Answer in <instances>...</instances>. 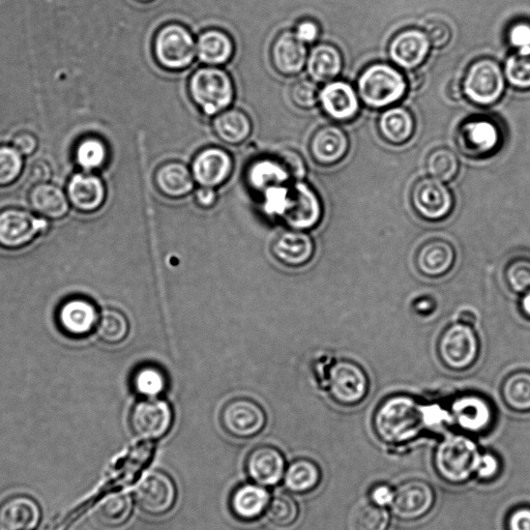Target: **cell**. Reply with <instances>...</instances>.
<instances>
[{
  "instance_id": "obj_1",
  "label": "cell",
  "mask_w": 530,
  "mask_h": 530,
  "mask_svg": "<svg viewBox=\"0 0 530 530\" xmlns=\"http://www.w3.org/2000/svg\"><path fill=\"white\" fill-rule=\"evenodd\" d=\"M373 428L386 445L411 443L427 430L425 404L407 395L391 396L375 410Z\"/></svg>"
},
{
  "instance_id": "obj_2",
  "label": "cell",
  "mask_w": 530,
  "mask_h": 530,
  "mask_svg": "<svg viewBox=\"0 0 530 530\" xmlns=\"http://www.w3.org/2000/svg\"><path fill=\"white\" fill-rule=\"evenodd\" d=\"M188 93L204 115L216 116L234 102L235 86L229 73L221 67L203 66L191 75Z\"/></svg>"
},
{
  "instance_id": "obj_3",
  "label": "cell",
  "mask_w": 530,
  "mask_h": 530,
  "mask_svg": "<svg viewBox=\"0 0 530 530\" xmlns=\"http://www.w3.org/2000/svg\"><path fill=\"white\" fill-rule=\"evenodd\" d=\"M480 453L474 439L461 434L448 436L434 453L436 473L450 484H464L475 476Z\"/></svg>"
},
{
  "instance_id": "obj_4",
  "label": "cell",
  "mask_w": 530,
  "mask_h": 530,
  "mask_svg": "<svg viewBox=\"0 0 530 530\" xmlns=\"http://www.w3.org/2000/svg\"><path fill=\"white\" fill-rule=\"evenodd\" d=\"M153 53L162 69L181 72L190 68L197 57L196 40L185 25L167 23L158 29L154 37Z\"/></svg>"
},
{
  "instance_id": "obj_5",
  "label": "cell",
  "mask_w": 530,
  "mask_h": 530,
  "mask_svg": "<svg viewBox=\"0 0 530 530\" xmlns=\"http://www.w3.org/2000/svg\"><path fill=\"white\" fill-rule=\"evenodd\" d=\"M320 387L325 389L337 404L355 406L362 403L369 393V377L356 362L334 361Z\"/></svg>"
},
{
  "instance_id": "obj_6",
  "label": "cell",
  "mask_w": 530,
  "mask_h": 530,
  "mask_svg": "<svg viewBox=\"0 0 530 530\" xmlns=\"http://www.w3.org/2000/svg\"><path fill=\"white\" fill-rule=\"evenodd\" d=\"M359 94L362 101L372 108H384L403 98L407 90L404 76L386 64H376L361 75Z\"/></svg>"
},
{
  "instance_id": "obj_7",
  "label": "cell",
  "mask_w": 530,
  "mask_h": 530,
  "mask_svg": "<svg viewBox=\"0 0 530 530\" xmlns=\"http://www.w3.org/2000/svg\"><path fill=\"white\" fill-rule=\"evenodd\" d=\"M480 349V340L474 328L460 322L448 327L437 343L441 363L453 371L473 367L479 359Z\"/></svg>"
},
{
  "instance_id": "obj_8",
  "label": "cell",
  "mask_w": 530,
  "mask_h": 530,
  "mask_svg": "<svg viewBox=\"0 0 530 530\" xmlns=\"http://www.w3.org/2000/svg\"><path fill=\"white\" fill-rule=\"evenodd\" d=\"M49 230L48 220L21 208L0 210V249L18 251Z\"/></svg>"
},
{
  "instance_id": "obj_9",
  "label": "cell",
  "mask_w": 530,
  "mask_h": 530,
  "mask_svg": "<svg viewBox=\"0 0 530 530\" xmlns=\"http://www.w3.org/2000/svg\"><path fill=\"white\" fill-rule=\"evenodd\" d=\"M137 507L146 515L161 517L168 514L178 499V488L162 470L147 471L134 488Z\"/></svg>"
},
{
  "instance_id": "obj_10",
  "label": "cell",
  "mask_w": 530,
  "mask_h": 530,
  "mask_svg": "<svg viewBox=\"0 0 530 530\" xmlns=\"http://www.w3.org/2000/svg\"><path fill=\"white\" fill-rule=\"evenodd\" d=\"M506 87L505 75L490 58H481L469 67L463 81L466 97L478 105H492L502 98Z\"/></svg>"
},
{
  "instance_id": "obj_11",
  "label": "cell",
  "mask_w": 530,
  "mask_h": 530,
  "mask_svg": "<svg viewBox=\"0 0 530 530\" xmlns=\"http://www.w3.org/2000/svg\"><path fill=\"white\" fill-rule=\"evenodd\" d=\"M267 423L268 417L262 406L246 397L228 401L220 414V424L223 430L237 439L256 437L267 426Z\"/></svg>"
},
{
  "instance_id": "obj_12",
  "label": "cell",
  "mask_w": 530,
  "mask_h": 530,
  "mask_svg": "<svg viewBox=\"0 0 530 530\" xmlns=\"http://www.w3.org/2000/svg\"><path fill=\"white\" fill-rule=\"evenodd\" d=\"M322 204L316 192L305 182L289 185L280 219L289 229L307 231L322 218Z\"/></svg>"
},
{
  "instance_id": "obj_13",
  "label": "cell",
  "mask_w": 530,
  "mask_h": 530,
  "mask_svg": "<svg viewBox=\"0 0 530 530\" xmlns=\"http://www.w3.org/2000/svg\"><path fill=\"white\" fill-rule=\"evenodd\" d=\"M100 311L88 298L76 296L67 298L55 313L58 330L71 339H83L96 331Z\"/></svg>"
},
{
  "instance_id": "obj_14",
  "label": "cell",
  "mask_w": 530,
  "mask_h": 530,
  "mask_svg": "<svg viewBox=\"0 0 530 530\" xmlns=\"http://www.w3.org/2000/svg\"><path fill=\"white\" fill-rule=\"evenodd\" d=\"M129 422L137 437L156 440L169 432L173 423V411L165 400L143 399L133 406Z\"/></svg>"
},
{
  "instance_id": "obj_15",
  "label": "cell",
  "mask_w": 530,
  "mask_h": 530,
  "mask_svg": "<svg viewBox=\"0 0 530 530\" xmlns=\"http://www.w3.org/2000/svg\"><path fill=\"white\" fill-rule=\"evenodd\" d=\"M451 424L464 432L480 434L489 430L494 421L492 404L482 395L462 394L449 408Z\"/></svg>"
},
{
  "instance_id": "obj_16",
  "label": "cell",
  "mask_w": 530,
  "mask_h": 530,
  "mask_svg": "<svg viewBox=\"0 0 530 530\" xmlns=\"http://www.w3.org/2000/svg\"><path fill=\"white\" fill-rule=\"evenodd\" d=\"M411 202L418 215L426 221H443L454 208L450 190L435 179H424L416 184L411 192Z\"/></svg>"
},
{
  "instance_id": "obj_17",
  "label": "cell",
  "mask_w": 530,
  "mask_h": 530,
  "mask_svg": "<svg viewBox=\"0 0 530 530\" xmlns=\"http://www.w3.org/2000/svg\"><path fill=\"white\" fill-rule=\"evenodd\" d=\"M435 498L429 483L423 480L405 481L395 489L392 512L402 521H416L433 509Z\"/></svg>"
},
{
  "instance_id": "obj_18",
  "label": "cell",
  "mask_w": 530,
  "mask_h": 530,
  "mask_svg": "<svg viewBox=\"0 0 530 530\" xmlns=\"http://www.w3.org/2000/svg\"><path fill=\"white\" fill-rule=\"evenodd\" d=\"M233 168V158L227 151L210 146L194 157L191 171L196 185L217 189L230 179Z\"/></svg>"
},
{
  "instance_id": "obj_19",
  "label": "cell",
  "mask_w": 530,
  "mask_h": 530,
  "mask_svg": "<svg viewBox=\"0 0 530 530\" xmlns=\"http://www.w3.org/2000/svg\"><path fill=\"white\" fill-rule=\"evenodd\" d=\"M245 469L249 479L254 484L262 487H273L284 478L285 458L278 448L261 445L248 454Z\"/></svg>"
},
{
  "instance_id": "obj_20",
  "label": "cell",
  "mask_w": 530,
  "mask_h": 530,
  "mask_svg": "<svg viewBox=\"0 0 530 530\" xmlns=\"http://www.w3.org/2000/svg\"><path fill=\"white\" fill-rule=\"evenodd\" d=\"M271 252L285 268L305 267L315 255V244L307 231L289 229L274 240Z\"/></svg>"
},
{
  "instance_id": "obj_21",
  "label": "cell",
  "mask_w": 530,
  "mask_h": 530,
  "mask_svg": "<svg viewBox=\"0 0 530 530\" xmlns=\"http://www.w3.org/2000/svg\"><path fill=\"white\" fill-rule=\"evenodd\" d=\"M70 204L81 214H94L103 208L107 198L104 182L93 172L75 173L67 186Z\"/></svg>"
},
{
  "instance_id": "obj_22",
  "label": "cell",
  "mask_w": 530,
  "mask_h": 530,
  "mask_svg": "<svg viewBox=\"0 0 530 530\" xmlns=\"http://www.w3.org/2000/svg\"><path fill=\"white\" fill-rule=\"evenodd\" d=\"M502 135L497 125L487 119L465 122L458 132V144L465 155L485 157L498 149Z\"/></svg>"
},
{
  "instance_id": "obj_23",
  "label": "cell",
  "mask_w": 530,
  "mask_h": 530,
  "mask_svg": "<svg viewBox=\"0 0 530 530\" xmlns=\"http://www.w3.org/2000/svg\"><path fill=\"white\" fill-rule=\"evenodd\" d=\"M308 48L293 31H283L271 47V62L277 73L285 77L299 75L307 66Z\"/></svg>"
},
{
  "instance_id": "obj_24",
  "label": "cell",
  "mask_w": 530,
  "mask_h": 530,
  "mask_svg": "<svg viewBox=\"0 0 530 530\" xmlns=\"http://www.w3.org/2000/svg\"><path fill=\"white\" fill-rule=\"evenodd\" d=\"M456 258V250L449 241L432 239L419 248L416 255V267L423 276L437 279L452 271Z\"/></svg>"
},
{
  "instance_id": "obj_25",
  "label": "cell",
  "mask_w": 530,
  "mask_h": 530,
  "mask_svg": "<svg viewBox=\"0 0 530 530\" xmlns=\"http://www.w3.org/2000/svg\"><path fill=\"white\" fill-rule=\"evenodd\" d=\"M41 518L40 506L27 495H14L0 504V530H35Z\"/></svg>"
},
{
  "instance_id": "obj_26",
  "label": "cell",
  "mask_w": 530,
  "mask_h": 530,
  "mask_svg": "<svg viewBox=\"0 0 530 530\" xmlns=\"http://www.w3.org/2000/svg\"><path fill=\"white\" fill-rule=\"evenodd\" d=\"M271 496L265 487L243 484L235 488L229 497V509L233 517L243 522H253L267 512Z\"/></svg>"
},
{
  "instance_id": "obj_27",
  "label": "cell",
  "mask_w": 530,
  "mask_h": 530,
  "mask_svg": "<svg viewBox=\"0 0 530 530\" xmlns=\"http://www.w3.org/2000/svg\"><path fill=\"white\" fill-rule=\"evenodd\" d=\"M426 33L419 29H406L391 42L390 56L392 61L404 68L415 69L424 63L430 49Z\"/></svg>"
},
{
  "instance_id": "obj_28",
  "label": "cell",
  "mask_w": 530,
  "mask_h": 530,
  "mask_svg": "<svg viewBox=\"0 0 530 530\" xmlns=\"http://www.w3.org/2000/svg\"><path fill=\"white\" fill-rule=\"evenodd\" d=\"M319 103L333 120L349 121L359 111V98L353 88L346 82H329L319 92Z\"/></svg>"
},
{
  "instance_id": "obj_29",
  "label": "cell",
  "mask_w": 530,
  "mask_h": 530,
  "mask_svg": "<svg viewBox=\"0 0 530 530\" xmlns=\"http://www.w3.org/2000/svg\"><path fill=\"white\" fill-rule=\"evenodd\" d=\"M27 199L34 213L48 221L62 220L69 215L68 195L56 185L36 184L29 190Z\"/></svg>"
},
{
  "instance_id": "obj_30",
  "label": "cell",
  "mask_w": 530,
  "mask_h": 530,
  "mask_svg": "<svg viewBox=\"0 0 530 530\" xmlns=\"http://www.w3.org/2000/svg\"><path fill=\"white\" fill-rule=\"evenodd\" d=\"M349 142L344 131L328 125L317 129L310 139L309 151L312 159L320 165H333L344 158Z\"/></svg>"
},
{
  "instance_id": "obj_31",
  "label": "cell",
  "mask_w": 530,
  "mask_h": 530,
  "mask_svg": "<svg viewBox=\"0 0 530 530\" xmlns=\"http://www.w3.org/2000/svg\"><path fill=\"white\" fill-rule=\"evenodd\" d=\"M154 183L161 195L173 200L189 196L196 185L191 169L180 161H170L159 166L154 175Z\"/></svg>"
},
{
  "instance_id": "obj_32",
  "label": "cell",
  "mask_w": 530,
  "mask_h": 530,
  "mask_svg": "<svg viewBox=\"0 0 530 530\" xmlns=\"http://www.w3.org/2000/svg\"><path fill=\"white\" fill-rule=\"evenodd\" d=\"M198 60L204 66L221 67L228 64L235 52L233 39L222 29L210 28L196 40Z\"/></svg>"
},
{
  "instance_id": "obj_33",
  "label": "cell",
  "mask_w": 530,
  "mask_h": 530,
  "mask_svg": "<svg viewBox=\"0 0 530 530\" xmlns=\"http://www.w3.org/2000/svg\"><path fill=\"white\" fill-rule=\"evenodd\" d=\"M246 182L251 190L260 194L271 187L293 183L278 154L253 161L247 169Z\"/></svg>"
},
{
  "instance_id": "obj_34",
  "label": "cell",
  "mask_w": 530,
  "mask_h": 530,
  "mask_svg": "<svg viewBox=\"0 0 530 530\" xmlns=\"http://www.w3.org/2000/svg\"><path fill=\"white\" fill-rule=\"evenodd\" d=\"M213 131L224 144L239 146L252 135L251 117L240 108H228L214 116Z\"/></svg>"
},
{
  "instance_id": "obj_35",
  "label": "cell",
  "mask_w": 530,
  "mask_h": 530,
  "mask_svg": "<svg viewBox=\"0 0 530 530\" xmlns=\"http://www.w3.org/2000/svg\"><path fill=\"white\" fill-rule=\"evenodd\" d=\"M306 67L310 78L316 83L331 82L342 71V54L332 44H318L311 49Z\"/></svg>"
},
{
  "instance_id": "obj_36",
  "label": "cell",
  "mask_w": 530,
  "mask_h": 530,
  "mask_svg": "<svg viewBox=\"0 0 530 530\" xmlns=\"http://www.w3.org/2000/svg\"><path fill=\"white\" fill-rule=\"evenodd\" d=\"M322 480L319 465L309 458L293 460L285 470V488L293 493L305 495L315 491Z\"/></svg>"
},
{
  "instance_id": "obj_37",
  "label": "cell",
  "mask_w": 530,
  "mask_h": 530,
  "mask_svg": "<svg viewBox=\"0 0 530 530\" xmlns=\"http://www.w3.org/2000/svg\"><path fill=\"white\" fill-rule=\"evenodd\" d=\"M132 511V497L124 492H113L101 499L97 506L96 517L102 525L117 528L128 522Z\"/></svg>"
},
{
  "instance_id": "obj_38",
  "label": "cell",
  "mask_w": 530,
  "mask_h": 530,
  "mask_svg": "<svg viewBox=\"0 0 530 530\" xmlns=\"http://www.w3.org/2000/svg\"><path fill=\"white\" fill-rule=\"evenodd\" d=\"M379 130L388 141L401 144L415 131V121L408 110L402 107L391 108L381 114Z\"/></svg>"
},
{
  "instance_id": "obj_39",
  "label": "cell",
  "mask_w": 530,
  "mask_h": 530,
  "mask_svg": "<svg viewBox=\"0 0 530 530\" xmlns=\"http://www.w3.org/2000/svg\"><path fill=\"white\" fill-rule=\"evenodd\" d=\"M505 404L516 412H530V371L517 370L509 374L500 388Z\"/></svg>"
},
{
  "instance_id": "obj_40",
  "label": "cell",
  "mask_w": 530,
  "mask_h": 530,
  "mask_svg": "<svg viewBox=\"0 0 530 530\" xmlns=\"http://www.w3.org/2000/svg\"><path fill=\"white\" fill-rule=\"evenodd\" d=\"M97 337L107 345L123 343L130 333V321L119 309L105 308L100 312L95 331Z\"/></svg>"
},
{
  "instance_id": "obj_41",
  "label": "cell",
  "mask_w": 530,
  "mask_h": 530,
  "mask_svg": "<svg viewBox=\"0 0 530 530\" xmlns=\"http://www.w3.org/2000/svg\"><path fill=\"white\" fill-rule=\"evenodd\" d=\"M75 160L85 172L101 170L109 160L108 146L100 137L86 136L76 145Z\"/></svg>"
},
{
  "instance_id": "obj_42",
  "label": "cell",
  "mask_w": 530,
  "mask_h": 530,
  "mask_svg": "<svg viewBox=\"0 0 530 530\" xmlns=\"http://www.w3.org/2000/svg\"><path fill=\"white\" fill-rule=\"evenodd\" d=\"M265 515L274 526L289 528L297 523L300 517V508L292 496L286 493H279L271 498Z\"/></svg>"
},
{
  "instance_id": "obj_43",
  "label": "cell",
  "mask_w": 530,
  "mask_h": 530,
  "mask_svg": "<svg viewBox=\"0 0 530 530\" xmlns=\"http://www.w3.org/2000/svg\"><path fill=\"white\" fill-rule=\"evenodd\" d=\"M132 385L134 391L145 399L158 398L166 390L167 380L159 368L145 366L135 372Z\"/></svg>"
},
{
  "instance_id": "obj_44",
  "label": "cell",
  "mask_w": 530,
  "mask_h": 530,
  "mask_svg": "<svg viewBox=\"0 0 530 530\" xmlns=\"http://www.w3.org/2000/svg\"><path fill=\"white\" fill-rule=\"evenodd\" d=\"M24 170V156L13 145H0V188L14 185Z\"/></svg>"
},
{
  "instance_id": "obj_45",
  "label": "cell",
  "mask_w": 530,
  "mask_h": 530,
  "mask_svg": "<svg viewBox=\"0 0 530 530\" xmlns=\"http://www.w3.org/2000/svg\"><path fill=\"white\" fill-rule=\"evenodd\" d=\"M426 167L433 179L449 182L455 178L459 169V162L452 151L437 149L429 155Z\"/></svg>"
},
{
  "instance_id": "obj_46",
  "label": "cell",
  "mask_w": 530,
  "mask_h": 530,
  "mask_svg": "<svg viewBox=\"0 0 530 530\" xmlns=\"http://www.w3.org/2000/svg\"><path fill=\"white\" fill-rule=\"evenodd\" d=\"M391 515L386 508L374 504L361 505L353 516L356 530H389Z\"/></svg>"
},
{
  "instance_id": "obj_47",
  "label": "cell",
  "mask_w": 530,
  "mask_h": 530,
  "mask_svg": "<svg viewBox=\"0 0 530 530\" xmlns=\"http://www.w3.org/2000/svg\"><path fill=\"white\" fill-rule=\"evenodd\" d=\"M505 74L509 82L518 88H530V49L518 50L506 63Z\"/></svg>"
},
{
  "instance_id": "obj_48",
  "label": "cell",
  "mask_w": 530,
  "mask_h": 530,
  "mask_svg": "<svg viewBox=\"0 0 530 530\" xmlns=\"http://www.w3.org/2000/svg\"><path fill=\"white\" fill-rule=\"evenodd\" d=\"M505 279L509 288L517 294L530 291V259L518 257L511 260L505 270Z\"/></svg>"
},
{
  "instance_id": "obj_49",
  "label": "cell",
  "mask_w": 530,
  "mask_h": 530,
  "mask_svg": "<svg viewBox=\"0 0 530 530\" xmlns=\"http://www.w3.org/2000/svg\"><path fill=\"white\" fill-rule=\"evenodd\" d=\"M319 90L312 79H301L290 88V99L294 106L303 110L314 108L319 103Z\"/></svg>"
},
{
  "instance_id": "obj_50",
  "label": "cell",
  "mask_w": 530,
  "mask_h": 530,
  "mask_svg": "<svg viewBox=\"0 0 530 530\" xmlns=\"http://www.w3.org/2000/svg\"><path fill=\"white\" fill-rule=\"evenodd\" d=\"M500 471L498 458L489 452L480 453L475 470V476L481 481H491Z\"/></svg>"
},
{
  "instance_id": "obj_51",
  "label": "cell",
  "mask_w": 530,
  "mask_h": 530,
  "mask_svg": "<svg viewBox=\"0 0 530 530\" xmlns=\"http://www.w3.org/2000/svg\"><path fill=\"white\" fill-rule=\"evenodd\" d=\"M285 167L291 175L293 182L303 181L307 168L303 157L293 150H284L278 153Z\"/></svg>"
},
{
  "instance_id": "obj_52",
  "label": "cell",
  "mask_w": 530,
  "mask_h": 530,
  "mask_svg": "<svg viewBox=\"0 0 530 530\" xmlns=\"http://www.w3.org/2000/svg\"><path fill=\"white\" fill-rule=\"evenodd\" d=\"M426 35L436 48L445 47L452 37L451 28L443 21H430L426 25Z\"/></svg>"
},
{
  "instance_id": "obj_53",
  "label": "cell",
  "mask_w": 530,
  "mask_h": 530,
  "mask_svg": "<svg viewBox=\"0 0 530 530\" xmlns=\"http://www.w3.org/2000/svg\"><path fill=\"white\" fill-rule=\"evenodd\" d=\"M12 145L24 157H29L37 152L39 147V140L34 133L28 131H21L14 136Z\"/></svg>"
},
{
  "instance_id": "obj_54",
  "label": "cell",
  "mask_w": 530,
  "mask_h": 530,
  "mask_svg": "<svg viewBox=\"0 0 530 530\" xmlns=\"http://www.w3.org/2000/svg\"><path fill=\"white\" fill-rule=\"evenodd\" d=\"M27 176L34 185L49 183L52 178V168L46 161L37 160L28 167Z\"/></svg>"
},
{
  "instance_id": "obj_55",
  "label": "cell",
  "mask_w": 530,
  "mask_h": 530,
  "mask_svg": "<svg viewBox=\"0 0 530 530\" xmlns=\"http://www.w3.org/2000/svg\"><path fill=\"white\" fill-rule=\"evenodd\" d=\"M395 489L386 484L376 485L370 492V502L378 507H391L394 502Z\"/></svg>"
},
{
  "instance_id": "obj_56",
  "label": "cell",
  "mask_w": 530,
  "mask_h": 530,
  "mask_svg": "<svg viewBox=\"0 0 530 530\" xmlns=\"http://www.w3.org/2000/svg\"><path fill=\"white\" fill-rule=\"evenodd\" d=\"M509 39L511 44L518 50L530 49V24H515L510 31Z\"/></svg>"
},
{
  "instance_id": "obj_57",
  "label": "cell",
  "mask_w": 530,
  "mask_h": 530,
  "mask_svg": "<svg viewBox=\"0 0 530 530\" xmlns=\"http://www.w3.org/2000/svg\"><path fill=\"white\" fill-rule=\"evenodd\" d=\"M293 32L304 44L310 45L318 39L320 29L315 21L307 19L302 20Z\"/></svg>"
},
{
  "instance_id": "obj_58",
  "label": "cell",
  "mask_w": 530,
  "mask_h": 530,
  "mask_svg": "<svg viewBox=\"0 0 530 530\" xmlns=\"http://www.w3.org/2000/svg\"><path fill=\"white\" fill-rule=\"evenodd\" d=\"M508 530H530V507H520L511 512L507 520Z\"/></svg>"
},
{
  "instance_id": "obj_59",
  "label": "cell",
  "mask_w": 530,
  "mask_h": 530,
  "mask_svg": "<svg viewBox=\"0 0 530 530\" xmlns=\"http://www.w3.org/2000/svg\"><path fill=\"white\" fill-rule=\"evenodd\" d=\"M194 198L201 209L209 210L216 205L218 201L217 189L199 187L195 190Z\"/></svg>"
},
{
  "instance_id": "obj_60",
  "label": "cell",
  "mask_w": 530,
  "mask_h": 530,
  "mask_svg": "<svg viewBox=\"0 0 530 530\" xmlns=\"http://www.w3.org/2000/svg\"><path fill=\"white\" fill-rule=\"evenodd\" d=\"M477 315L474 311L471 310H463L458 315V322L463 323V325L469 326V327H475L477 325Z\"/></svg>"
},
{
  "instance_id": "obj_61",
  "label": "cell",
  "mask_w": 530,
  "mask_h": 530,
  "mask_svg": "<svg viewBox=\"0 0 530 530\" xmlns=\"http://www.w3.org/2000/svg\"><path fill=\"white\" fill-rule=\"evenodd\" d=\"M520 309L523 315L530 319V291L523 294L520 302Z\"/></svg>"
},
{
  "instance_id": "obj_62",
  "label": "cell",
  "mask_w": 530,
  "mask_h": 530,
  "mask_svg": "<svg viewBox=\"0 0 530 530\" xmlns=\"http://www.w3.org/2000/svg\"><path fill=\"white\" fill-rule=\"evenodd\" d=\"M137 2L142 3V4H149V3L154 2V0H137Z\"/></svg>"
}]
</instances>
